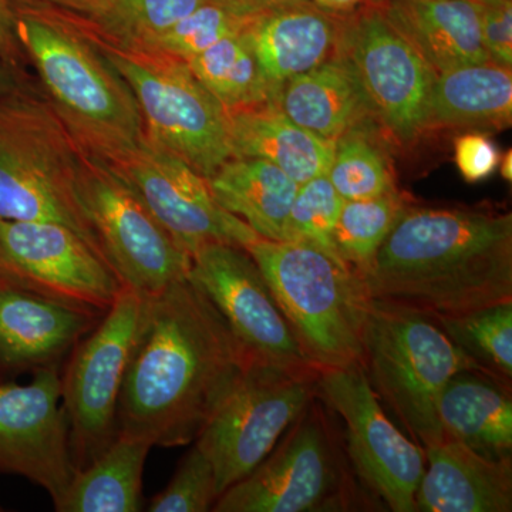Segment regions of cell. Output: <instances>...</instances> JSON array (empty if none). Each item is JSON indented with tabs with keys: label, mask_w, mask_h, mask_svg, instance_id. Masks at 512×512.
Returning <instances> with one entry per match:
<instances>
[{
	"label": "cell",
	"mask_w": 512,
	"mask_h": 512,
	"mask_svg": "<svg viewBox=\"0 0 512 512\" xmlns=\"http://www.w3.org/2000/svg\"><path fill=\"white\" fill-rule=\"evenodd\" d=\"M79 194L101 251L130 291L153 298L190 275L191 255L109 165L84 151Z\"/></svg>",
	"instance_id": "9"
},
{
	"label": "cell",
	"mask_w": 512,
	"mask_h": 512,
	"mask_svg": "<svg viewBox=\"0 0 512 512\" xmlns=\"http://www.w3.org/2000/svg\"><path fill=\"white\" fill-rule=\"evenodd\" d=\"M320 8L330 10L335 13H349L355 10L357 6L362 5L363 0H311Z\"/></svg>",
	"instance_id": "41"
},
{
	"label": "cell",
	"mask_w": 512,
	"mask_h": 512,
	"mask_svg": "<svg viewBox=\"0 0 512 512\" xmlns=\"http://www.w3.org/2000/svg\"><path fill=\"white\" fill-rule=\"evenodd\" d=\"M245 249L313 365L320 372L363 367L370 298L359 275L340 259L302 242L258 238Z\"/></svg>",
	"instance_id": "4"
},
{
	"label": "cell",
	"mask_w": 512,
	"mask_h": 512,
	"mask_svg": "<svg viewBox=\"0 0 512 512\" xmlns=\"http://www.w3.org/2000/svg\"><path fill=\"white\" fill-rule=\"evenodd\" d=\"M412 202L406 192L399 190L369 200L343 202L333 232L336 254L357 275L363 274Z\"/></svg>",
	"instance_id": "29"
},
{
	"label": "cell",
	"mask_w": 512,
	"mask_h": 512,
	"mask_svg": "<svg viewBox=\"0 0 512 512\" xmlns=\"http://www.w3.org/2000/svg\"><path fill=\"white\" fill-rule=\"evenodd\" d=\"M333 414L315 397L265 460L225 490L212 511L372 510Z\"/></svg>",
	"instance_id": "6"
},
{
	"label": "cell",
	"mask_w": 512,
	"mask_h": 512,
	"mask_svg": "<svg viewBox=\"0 0 512 512\" xmlns=\"http://www.w3.org/2000/svg\"><path fill=\"white\" fill-rule=\"evenodd\" d=\"M0 473L42 487L55 510L62 504L77 468L59 365L35 370L28 384H0Z\"/></svg>",
	"instance_id": "17"
},
{
	"label": "cell",
	"mask_w": 512,
	"mask_h": 512,
	"mask_svg": "<svg viewBox=\"0 0 512 512\" xmlns=\"http://www.w3.org/2000/svg\"><path fill=\"white\" fill-rule=\"evenodd\" d=\"M215 200L259 238L288 239V218L299 184L262 158L232 157L207 178Z\"/></svg>",
	"instance_id": "26"
},
{
	"label": "cell",
	"mask_w": 512,
	"mask_h": 512,
	"mask_svg": "<svg viewBox=\"0 0 512 512\" xmlns=\"http://www.w3.org/2000/svg\"><path fill=\"white\" fill-rule=\"evenodd\" d=\"M36 3H46L66 10L101 30L113 18L119 0H36Z\"/></svg>",
	"instance_id": "39"
},
{
	"label": "cell",
	"mask_w": 512,
	"mask_h": 512,
	"mask_svg": "<svg viewBox=\"0 0 512 512\" xmlns=\"http://www.w3.org/2000/svg\"><path fill=\"white\" fill-rule=\"evenodd\" d=\"M143 309L144 299L124 288L70 353L62 375V403L77 471L99 457L119 433L117 407Z\"/></svg>",
	"instance_id": "11"
},
{
	"label": "cell",
	"mask_w": 512,
	"mask_h": 512,
	"mask_svg": "<svg viewBox=\"0 0 512 512\" xmlns=\"http://www.w3.org/2000/svg\"><path fill=\"white\" fill-rule=\"evenodd\" d=\"M153 444L117 433L106 450L77 471L57 512H137L143 510V471Z\"/></svg>",
	"instance_id": "27"
},
{
	"label": "cell",
	"mask_w": 512,
	"mask_h": 512,
	"mask_svg": "<svg viewBox=\"0 0 512 512\" xmlns=\"http://www.w3.org/2000/svg\"><path fill=\"white\" fill-rule=\"evenodd\" d=\"M188 67L228 114L271 103V94L245 29L187 60Z\"/></svg>",
	"instance_id": "28"
},
{
	"label": "cell",
	"mask_w": 512,
	"mask_h": 512,
	"mask_svg": "<svg viewBox=\"0 0 512 512\" xmlns=\"http://www.w3.org/2000/svg\"><path fill=\"white\" fill-rule=\"evenodd\" d=\"M229 120L232 157L262 158L299 185L328 174L336 141L298 126L274 103L234 111Z\"/></svg>",
	"instance_id": "25"
},
{
	"label": "cell",
	"mask_w": 512,
	"mask_h": 512,
	"mask_svg": "<svg viewBox=\"0 0 512 512\" xmlns=\"http://www.w3.org/2000/svg\"><path fill=\"white\" fill-rule=\"evenodd\" d=\"M82 154L46 104L0 97V218L66 225L106 259L80 200Z\"/></svg>",
	"instance_id": "7"
},
{
	"label": "cell",
	"mask_w": 512,
	"mask_h": 512,
	"mask_svg": "<svg viewBox=\"0 0 512 512\" xmlns=\"http://www.w3.org/2000/svg\"><path fill=\"white\" fill-rule=\"evenodd\" d=\"M359 278L370 299L434 319L512 302L511 212L413 201Z\"/></svg>",
	"instance_id": "2"
},
{
	"label": "cell",
	"mask_w": 512,
	"mask_h": 512,
	"mask_svg": "<svg viewBox=\"0 0 512 512\" xmlns=\"http://www.w3.org/2000/svg\"><path fill=\"white\" fill-rule=\"evenodd\" d=\"M498 167H500L501 175H503V178L505 181H511L512 180V153L511 151H508L507 154L503 157V160L500 158V164H498Z\"/></svg>",
	"instance_id": "43"
},
{
	"label": "cell",
	"mask_w": 512,
	"mask_h": 512,
	"mask_svg": "<svg viewBox=\"0 0 512 512\" xmlns=\"http://www.w3.org/2000/svg\"><path fill=\"white\" fill-rule=\"evenodd\" d=\"M481 40L491 62L512 67V0H473Z\"/></svg>",
	"instance_id": "36"
},
{
	"label": "cell",
	"mask_w": 512,
	"mask_h": 512,
	"mask_svg": "<svg viewBox=\"0 0 512 512\" xmlns=\"http://www.w3.org/2000/svg\"><path fill=\"white\" fill-rule=\"evenodd\" d=\"M0 278L100 315L126 288L80 235L47 221L0 218Z\"/></svg>",
	"instance_id": "14"
},
{
	"label": "cell",
	"mask_w": 512,
	"mask_h": 512,
	"mask_svg": "<svg viewBox=\"0 0 512 512\" xmlns=\"http://www.w3.org/2000/svg\"><path fill=\"white\" fill-rule=\"evenodd\" d=\"M363 370L376 396L424 451L446 439L437 404L448 380L463 370L485 372L436 319L376 299L367 305Z\"/></svg>",
	"instance_id": "5"
},
{
	"label": "cell",
	"mask_w": 512,
	"mask_h": 512,
	"mask_svg": "<svg viewBox=\"0 0 512 512\" xmlns=\"http://www.w3.org/2000/svg\"><path fill=\"white\" fill-rule=\"evenodd\" d=\"M318 376L252 360L194 441L210 458L220 495L274 450L315 399Z\"/></svg>",
	"instance_id": "10"
},
{
	"label": "cell",
	"mask_w": 512,
	"mask_h": 512,
	"mask_svg": "<svg viewBox=\"0 0 512 512\" xmlns=\"http://www.w3.org/2000/svg\"><path fill=\"white\" fill-rule=\"evenodd\" d=\"M382 6L434 73L491 62L473 0H382Z\"/></svg>",
	"instance_id": "22"
},
{
	"label": "cell",
	"mask_w": 512,
	"mask_h": 512,
	"mask_svg": "<svg viewBox=\"0 0 512 512\" xmlns=\"http://www.w3.org/2000/svg\"><path fill=\"white\" fill-rule=\"evenodd\" d=\"M424 454L416 511H512V457L491 460L450 437Z\"/></svg>",
	"instance_id": "20"
},
{
	"label": "cell",
	"mask_w": 512,
	"mask_h": 512,
	"mask_svg": "<svg viewBox=\"0 0 512 512\" xmlns=\"http://www.w3.org/2000/svg\"><path fill=\"white\" fill-rule=\"evenodd\" d=\"M205 0H119L101 36L126 46H138L171 28Z\"/></svg>",
	"instance_id": "34"
},
{
	"label": "cell",
	"mask_w": 512,
	"mask_h": 512,
	"mask_svg": "<svg viewBox=\"0 0 512 512\" xmlns=\"http://www.w3.org/2000/svg\"><path fill=\"white\" fill-rule=\"evenodd\" d=\"M251 18L242 15L225 0H205L194 12L178 20L171 28L134 47L187 62L224 37L242 32Z\"/></svg>",
	"instance_id": "32"
},
{
	"label": "cell",
	"mask_w": 512,
	"mask_h": 512,
	"mask_svg": "<svg viewBox=\"0 0 512 512\" xmlns=\"http://www.w3.org/2000/svg\"><path fill=\"white\" fill-rule=\"evenodd\" d=\"M103 316L0 278V370L59 365Z\"/></svg>",
	"instance_id": "18"
},
{
	"label": "cell",
	"mask_w": 512,
	"mask_h": 512,
	"mask_svg": "<svg viewBox=\"0 0 512 512\" xmlns=\"http://www.w3.org/2000/svg\"><path fill=\"white\" fill-rule=\"evenodd\" d=\"M448 338L490 375L512 380V302L436 319Z\"/></svg>",
	"instance_id": "31"
},
{
	"label": "cell",
	"mask_w": 512,
	"mask_h": 512,
	"mask_svg": "<svg viewBox=\"0 0 512 512\" xmlns=\"http://www.w3.org/2000/svg\"><path fill=\"white\" fill-rule=\"evenodd\" d=\"M15 2H20V3H36V0H15Z\"/></svg>",
	"instance_id": "44"
},
{
	"label": "cell",
	"mask_w": 512,
	"mask_h": 512,
	"mask_svg": "<svg viewBox=\"0 0 512 512\" xmlns=\"http://www.w3.org/2000/svg\"><path fill=\"white\" fill-rule=\"evenodd\" d=\"M272 103L298 126L330 141L350 128L377 123L355 67L343 53L293 77Z\"/></svg>",
	"instance_id": "23"
},
{
	"label": "cell",
	"mask_w": 512,
	"mask_h": 512,
	"mask_svg": "<svg viewBox=\"0 0 512 512\" xmlns=\"http://www.w3.org/2000/svg\"><path fill=\"white\" fill-rule=\"evenodd\" d=\"M18 92V83L12 70L0 60V97Z\"/></svg>",
	"instance_id": "42"
},
{
	"label": "cell",
	"mask_w": 512,
	"mask_h": 512,
	"mask_svg": "<svg viewBox=\"0 0 512 512\" xmlns=\"http://www.w3.org/2000/svg\"><path fill=\"white\" fill-rule=\"evenodd\" d=\"M15 3L20 43L74 143L104 163L140 146L146 130L136 97L89 22L46 3Z\"/></svg>",
	"instance_id": "3"
},
{
	"label": "cell",
	"mask_w": 512,
	"mask_h": 512,
	"mask_svg": "<svg viewBox=\"0 0 512 512\" xmlns=\"http://www.w3.org/2000/svg\"><path fill=\"white\" fill-rule=\"evenodd\" d=\"M15 0H0V60L15 73L23 62Z\"/></svg>",
	"instance_id": "38"
},
{
	"label": "cell",
	"mask_w": 512,
	"mask_h": 512,
	"mask_svg": "<svg viewBox=\"0 0 512 512\" xmlns=\"http://www.w3.org/2000/svg\"><path fill=\"white\" fill-rule=\"evenodd\" d=\"M217 478L210 458L197 444L185 454L165 490L150 501V512H207L217 503Z\"/></svg>",
	"instance_id": "35"
},
{
	"label": "cell",
	"mask_w": 512,
	"mask_h": 512,
	"mask_svg": "<svg viewBox=\"0 0 512 512\" xmlns=\"http://www.w3.org/2000/svg\"><path fill=\"white\" fill-rule=\"evenodd\" d=\"M190 276L258 362L318 375L293 335L274 293L247 249L210 244L191 256Z\"/></svg>",
	"instance_id": "16"
},
{
	"label": "cell",
	"mask_w": 512,
	"mask_h": 512,
	"mask_svg": "<svg viewBox=\"0 0 512 512\" xmlns=\"http://www.w3.org/2000/svg\"><path fill=\"white\" fill-rule=\"evenodd\" d=\"M372 2H382V0H372Z\"/></svg>",
	"instance_id": "45"
},
{
	"label": "cell",
	"mask_w": 512,
	"mask_h": 512,
	"mask_svg": "<svg viewBox=\"0 0 512 512\" xmlns=\"http://www.w3.org/2000/svg\"><path fill=\"white\" fill-rule=\"evenodd\" d=\"M497 144L483 131H466L454 140V160L467 183H480L497 171L500 164Z\"/></svg>",
	"instance_id": "37"
},
{
	"label": "cell",
	"mask_w": 512,
	"mask_h": 512,
	"mask_svg": "<svg viewBox=\"0 0 512 512\" xmlns=\"http://www.w3.org/2000/svg\"><path fill=\"white\" fill-rule=\"evenodd\" d=\"M92 29L101 52L136 97L148 140L205 178L231 160L228 111L185 60L120 45Z\"/></svg>",
	"instance_id": "8"
},
{
	"label": "cell",
	"mask_w": 512,
	"mask_h": 512,
	"mask_svg": "<svg viewBox=\"0 0 512 512\" xmlns=\"http://www.w3.org/2000/svg\"><path fill=\"white\" fill-rule=\"evenodd\" d=\"M225 2L234 6L242 15L254 16L255 13L261 12V10L281 5V3L291 2V0H225Z\"/></svg>",
	"instance_id": "40"
},
{
	"label": "cell",
	"mask_w": 512,
	"mask_h": 512,
	"mask_svg": "<svg viewBox=\"0 0 512 512\" xmlns=\"http://www.w3.org/2000/svg\"><path fill=\"white\" fill-rule=\"evenodd\" d=\"M375 124L350 128L336 140L326 175L345 201L369 200L397 190L392 165L375 136Z\"/></svg>",
	"instance_id": "30"
},
{
	"label": "cell",
	"mask_w": 512,
	"mask_h": 512,
	"mask_svg": "<svg viewBox=\"0 0 512 512\" xmlns=\"http://www.w3.org/2000/svg\"><path fill=\"white\" fill-rule=\"evenodd\" d=\"M340 53L355 67L377 124L400 144L423 136L436 73L390 23L382 2L367 0L346 13Z\"/></svg>",
	"instance_id": "13"
},
{
	"label": "cell",
	"mask_w": 512,
	"mask_h": 512,
	"mask_svg": "<svg viewBox=\"0 0 512 512\" xmlns=\"http://www.w3.org/2000/svg\"><path fill=\"white\" fill-rule=\"evenodd\" d=\"M343 202L326 174L299 185L289 212L286 241L312 245L340 259L333 244V232Z\"/></svg>",
	"instance_id": "33"
},
{
	"label": "cell",
	"mask_w": 512,
	"mask_h": 512,
	"mask_svg": "<svg viewBox=\"0 0 512 512\" xmlns=\"http://www.w3.org/2000/svg\"><path fill=\"white\" fill-rule=\"evenodd\" d=\"M512 123L511 69L493 62L436 73L424 111L429 131L505 130Z\"/></svg>",
	"instance_id": "21"
},
{
	"label": "cell",
	"mask_w": 512,
	"mask_h": 512,
	"mask_svg": "<svg viewBox=\"0 0 512 512\" xmlns=\"http://www.w3.org/2000/svg\"><path fill=\"white\" fill-rule=\"evenodd\" d=\"M106 164L191 256L210 244L247 248L259 238L218 204L207 178L147 137Z\"/></svg>",
	"instance_id": "15"
},
{
	"label": "cell",
	"mask_w": 512,
	"mask_h": 512,
	"mask_svg": "<svg viewBox=\"0 0 512 512\" xmlns=\"http://www.w3.org/2000/svg\"><path fill=\"white\" fill-rule=\"evenodd\" d=\"M437 413L444 436L491 460L511 457V383L481 370L458 372L444 386Z\"/></svg>",
	"instance_id": "24"
},
{
	"label": "cell",
	"mask_w": 512,
	"mask_h": 512,
	"mask_svg": "<svg viewBox=\"0 0 512 512\" xmlns=\"http://www.w3.org/2000/svg\"><path fill=\"white\" fill-rule=\"evenodd\" d=\"M252 357L191 276L144 299L117 431L158 447L194 443Z\"/></svg>",
	"instance_id": "1"
},
{
	"label": "cell",
	"mask_w": 512,
	"mask_h": 512,
	"mask_svg": "<svg viewBox=\"0 0 512 512\" xmlns=\"http://www.w3.org/2000/svg\"><path fill=\"white\" fill-rule=\"evenodd\" d=\"M346 13L291 0L255 13L245 28L271 103L293 77L340 55Z\"/></svg>",
	"instance_id": "19"
},
{
	"label": "cell",
	"mask_w": 512,
	"mask_h": 512,
	"mask_svg": "<svg viewBox=\"0 0 512 512\" xmlns=\"http://www.w3.org/2000/svg\"><path fill=\"white\" fill-rule=\"evenodd\" d=\"M316 397L345 423L346 451L367 490L394 512H416L426 454L384 413L363 367L322 370Z\"/></svg>",
	"instance_id": "12"
},
{
	"label": "cell",
	"mask_w": 512,
	"mask_h": 512,
	"mask_svg": "<svg viewBox=\"0 0 512 512\" xmlns=\"http://www.w3.org/2000/svg\"><path fill=\"white\" fill-rule=\"evenodd\" d=\"M2 510H3V508H2V507H0V511H2Z\"/></svg>",
	"instance_id": "46"
}]
</instances>
